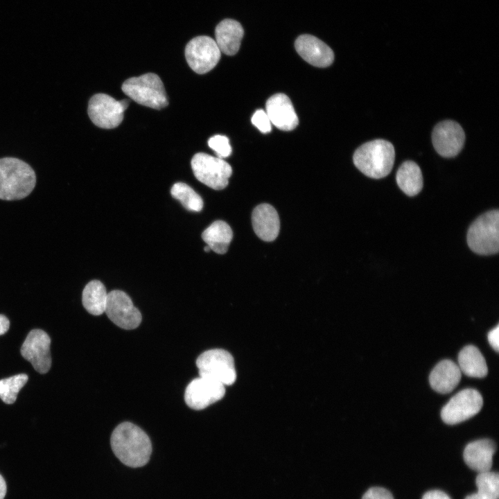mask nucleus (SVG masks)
I'll return each mask as SVG.
<instances>
[{
	"label": "nucleus",
	"instance_id": "aec40b11",
	"mask_svg": "<svg viewBox=\"0 0 499 499\" xmlns=\"http://www.w3.org/2000/svg\"><path fill=\"white\" fill-rule=\"evenodd\" d=\"M462 372L454 362L444 360L432 369L429 376L431 387L436 392L447 394L452 392L461 380Z\"/></svg>",
	"mask_w": 499,
	"mask_h": 499
},
{
	"label": "nucleus",
	"instance_id": "0eeeda50",
	"mask_svg": "<svg viewBox=\"0 0 499 499\" xmlns=\"http://www.w3.org/2000/svg\"><path fill=\"white\" fill-rule=\"evenodd\" d=\"M191 165L196 179L215 190L225 189L232 174V168L227 162L203 152L195 154Z\"/></svg>",
	"mask_w": 499,
	"mask_h": 499
},
{
	"label": "nucleus",
	"instance_id": "412c9836",
	"mask_svg": "<svg viewBox=\"0 0 499 499\" xmlns=\"http://www.w3.org/2000/svg\"><path fill=\"white\" fill-rule=\"evenodd\" d=\"M233 238L230 226L222 220H216L202 233V238L214 252L225 254Z\"/></svg>",
	"mask_w": 499,
	"mask_h": 499
},
{
	"label": "nucleus",
	"instance_id": "20e7f679",
	"mask_svg": "<svg viewBox=\"0 0 499 499\" xmlns=\"http://www.w3.org/2000/svg\"><path fill=\"white\" fill-rule=\"evenodd\" d=\"M121 89L131 99L146 107L160 110L168 104L163 82L153 73L130 78L123 83Z\"/></svg>",
	"mask_w": 499,
	"mask_h": 499
},
{
	"label": "nucleus",
	"instance_id": "f704fd0d",
	"mask_svg": "<svg viewBox=\"0 0 499 499\" xmlns=\"http://www.w3.org/2000/svg\"><path fill=\"white\" fill-rule=\"evenodd\" d=\"M204 252H209V251H211V248L207 245L204 247Z\"/></svg>",
	"mask_w": 499,
	"mask_h": 499
},
{
	"label": "nucleus",
	"instance_id": "7c9ffc66",
	"mask_svg": "<svg viewBox=\"0 0 499 499\" xmlns=\"http://www.w3.org/2000/svg\"><path fill=\"white\" fill-rule=\"evenodd\" d=\"M488 340L490 345L496 351L499 349V326L497 325L494 329H491L488 333Z\"/></svg>",
	"mask_w": 499,
	"mask_h": 499
},
{
	"label": "nucleus",
	"instance_id": "4be33fe9",
	"mask_svg": "<svg viewBox=\"0 0 499 499\" xmlns=\"http://www.w3.org/2000/svg\"><path fill=\"white\" fill-rule=\"evenodd\" d=\"M459 368L461 372L469 377L483 378L488 372L485 359L479 349L468 345L458 355Z\"/></svg>",
	"mask_w": 499,
	"mask_h": 499
},
{
	"label": "nucleus",
	"instance_id": "c756f323",
	"mask_svg": "<svg viewBox=\"0 0 499 499\" xmlns=\"http://www.w3.org/2000/svg\"><path fill=\"white\" fill-rule=\"evenodd\" d=\"M362 499H394L392 493L385 488L372 487L362 496Z\"/></svg>",
	"mask_w": 499,
	"mask_h": 499
},
{
	"label": "nucleus",
	"instance_id": "c85d7f7f",
	"mask_svg": "<svg viewBox=\"0 0 499 499\" xmlns=\"http://www.w3.org/2000/svg\"><path fill=\"white\" fill-rule=\"evenodd\" d=\"M252 123L263 133L270 132L272 130L270 120L263 110H258L254 112L252 117Z\"/></svg>",
	"mask_w": 499,
	"mask_h": 499
},
{
	"label": "nucleus",
	"instance_id": "39448f33",
	"mask_svg": "<svg viewBox=\"0 0 499 499\" xmlns=\"http://www.w3.org/2000/svg\"><path fill=\"white\" fill-rule=\"evenodd\" d=\"M467 243L475 253L491 255L499 250V211L491 210L478 217L470 226Z\"/></svg>",
	"mask_w": 499,
	"mask_h": 499
},
{
	"label": "nucleus",
	"instance_id": "6e6552de",
	"mask_svg": "<svg viewBox=\"0 0 499 499\" xmlns=\"http://www.w3.org/2000/svg\"><path fill=\"white\" fill-rule=\"evenodd\" d=\"M127 99L117 100L105 94H94L89 100L87 112L94 125L112 129L117 127L123 119V112L128 108Z\"/></svg>",
	"mask_w": 499,
	"mask_h": 499
},
{
	"label": "nucleus",
	"instance_id": "6ab92c4d",
	"mask_svg": "<svg viewBox=\"0 0 499 499\" xmlns=\"http://www.w3.org/2000/svg\"><path fill=\"white\" fill-rule=\"evenodd\" d=\"M244 35L241 24L232 19H225L216 27V42L221 52L227 55L236 54Z\"/></svg>",
	"mask_w": 499,
	"mask_h": 499
},
{
	"label": "nucleus",
	"instance_id": "9b49d317",
	"mask_svg": "<svg viewBox=\"0 0 499 499\" xmlns=\"http://www.w3.org/2000/svg\"><path fill=\"white\" fill-rule=\"evenodd\" d=\"M105 313L116 326L126 330L136 329L141 324V312L123 291L114 290L107 293Z\"/></svg>",
	"mask_w": 499,
	"mask_h": 499
},
{
	"label": "nucleus",
	"instance_id": "a211bd4d",
	"mask_svg": "<svg viewBox=\"0 0 499 499\" xmlns=\"http://www.w3.org/2000/svg\"><path fill=\"white\" fill-rule=\"evenodd\" d=\"M496 446L487 439L472 441L465 447L463 457L466 465L478 473L490 471Z\"/></svg>",
	"mask_w": 499,
	"mask_h": 499
},
{
	"label": "nucleus",
	"instance_id": "1a4fd4ad",
	"mask_svg": "<svg viewBox=\"0 0 499 499\" xmlns=\"http://www.w3.org/2000/svg\"><path fill=\"white\" fill-rule=\"evenodd\" d=\"M221 51L216 41L207 35L191 40L185 48L186 62L193 71L204 74L213 69L220 60Z\"/></svg>",
	"mask_w": 499,
	"mask_h": 499
},
{
	"label": "nucleus",
	"instance_id": "4468645a",
	"mask_svg": "<svg viewBox=\"0 0 499 499\" xmlns=\"http://www.w3.org/2000/svg\"><path fill=\"white\" fill-rule=\"evenodd\" d=\"M432 141L436 151L444 157H453L462 150L465 134L461 125L451 120L437 124L432 134Z\"/></svg>",
	"mask_w": 499,
	"mask_h": 499
},
{
	"label": "nucleus",
	"instance_id": "72a5a7b5",
	"mask_svg": "<svg viewBox=\"0 0 499 499\" xmlns=\"http://www.w3.org/2000/svg\"><path fill=\"white\" fill-rule=\"evenodd\" d=\"M6 493V484L4 479L0 475V499H3Z\"/></svg>",
	"mask_w": 499,
	"mask_h": 499
},
{
	"label": "nucleus",
	"instance_id": "f3484780",
	"mask_svg": "<svg viewBox=\"0 0 499 499\" xmlns=\"http://www.w3.org/2000/svg\"><path fill=\"white\" fill-rule=\"evenodd\" d=\"M252 222L255 234L264 241H272L279 235V215L276 209L269 204H261L254 209Z\"/></svg>",
	"mask_w": 499,
	"mask_h": 499
},
{
	"label": "nucleus",
	"instance_id": "f03ea898",
	"mask_svg": "<svg viewBox=\"0 0 499 499\" xmlns=\"http://www.w3.org/2000/svg\"><path fill=\"white\" fill-rule=\"evenodd\" d=\"M36 184L33 169L15 157L0 159V199L20 200L28 196Z\"/></svg>",
	"mask_w": 499,
	"mask_h": 499
},
{
	"label": "nucleus",
	"instance_id": "f257e3e1",
	"mask_svg": "<svg viewBox=\"0 0 499 499\" xmlns=\"http://www.w3.org/2000/svg\"><path fill=\"white\" fill-rule=\"evenodd\" d=\"M110 444L116 457L125 465L137 468L146 465L152 453L148 435L130 422H123L113 430Z\"/></svg>",
	"mask_w": 499,
	"mask_h": 499
},
{
	"label": "nucleus",
	"instance_id": "bb28decb",
	"mask_svg": "<svg viewBox=\"0 0 499 499\" xmlns=\"http://www.w3.org/2000/svg\"><path fill=\"white\" fill-rule=\"evenodd\" d=\"M28 377L25 374H19L11 377L0 380V398L7 404L13 403L19 390L28 381Z\"/></svg>",
	"mask_w": 499,
	"mask_h": 499
},
{
	"label": "nucleus",
	"instance_id": "a878e982",
	"mask_svg": "<svg viewBox=\"0 0 499 499\" xmlns=\"http://www.w3.org/2000/svg\"><path fill=\"white\" fill-rule=\"evenodd\" d=\"M173 198L180 202L182 206L191 211H200L204 203L202 198L189 185L177 182L170 189Z\"/></svg>",
	"mask_w": 499,
	"mask_h": 499
},
{
	"label": "nucleus",
	"instance_id": "b1692460",
	"mask_svg": "<svg viewBox=\"0 0 499 499\" xmlns=\"http://www.w3.org/2000/svg\"><path fill=\"white\" fill-rule=\"evenodd\" d=\"M107 299L106 288L100 281L92 280L83 289L82 305L93 315H100L105 312Z\"/></svg>",
	"mask_w": 499,
	"mask_h": 499
},
{
	"label": "nucleus",
	"instance_id": "5701e85b",
	"mask_svg": "<svg viewBox=\"0 0 499 499\" xmlns=\"http://www.w3.org/2000/svg\"><path fill=\"white\" fill-rule=\"evenodd\" d=\"M396 180L399 188L409 196L416 195L423 188L421 170L412 161H406L400 166Z\"/></svg>",
	"mask_w": 499,
	"mask_h": 499
},
{
	"label": "nucleus",
	"instance_id": "f8f14e48",
	"mask_svg": "<svg viewBox=\"0 0 499 499\" xmlns=\"http://www.w3.org/2000/svg\"><path fill=\"white\" fill-rule=\"evenodd\" d=\"M225 393L224 385L200 376L187 385L184 392V401L190 408L200 410L222 399Z\"/></svg>",
	"mask_w": 499,
	"mask_h": 499
},
{
	"label": "nucleus",
	"instance_id": "423d86ee",
	"mask_svg": "<svg viewBox=\"0 0 499 499\" xmlns=\"http://www.w3.org/2000/svg\"><path fill=\"white\" fill-rule=\"evenodd\" d=\"M195 363L201 377L224 385H231L236 379L234 358L226 350L213 349L205 351L198 357Z\"/></svg>",
	"mask_w": 499,
	"mask_h": 499
},
{
	"label": "nucleus",
	"instance_id": "cd10ccee",
	"mask_svg": "<svg viewBox=\"0 0 499 499\" xmlns=\"http://www.w3.org/2000/svg\"><path fill=\"white\" fill-rule=\"evenodd\" d=\"M209 146L213 149L219 158L227 157L231 153V147L229 139L223 135L217 134L208 141Z\"/></svg>",
	"mask_w": 499,
	"mask_h": 499
},
{
	"label": "nucleus",
	"instance_id": "7ed1b4c3",
	"mask_svg": "<svg viewBox=\"0 0 499 499\" xmlns=\"http://www.w3.org/2000/svg\"><path fill=\"white\" fill-rule=\"evenodd\" d=\"M395 158L393 145L386 140L376 139L360 146L354 152L356 168L367 177L380 179L391 172Z\"/></svg>",
	"mask_w": 499,
	"mask_h": 499
},
{
	"label": "nucleus",
	"instance_id": "393cba45",
	"mask_svg": "<svg viewBox=\"0 0 499 499\" xmlns=\"http://www.w3.org/2000/svg\"><path fill=\"white\" fill-rule=\"evenodd\" d=\"M478 491L467 496L465 499H498L499 475L498 472L480 473L476 477Z\"/></svg>",
	"mask_w": 499,
	"mask_h": 499
},
{
	"label": "nucleus",
	"instance_id": "ddd939ff",
	"mask_svg": "<svg viewBox=\"0 0 499 499\" xmlns=\"http://www.w3.org/2000/svg\"><path fill=\"white\" fill-rule=\"evenodd\" d=\"M51 338L41 329H33L28 334L21 348V356L40 374L51 368Z\"/></svg>",
	"mask_w": 499,
	"mask_h": 499
},
{
	"label": "nucleus",
	"instance_id": "473e14b6",
	"mask_svg": "<svg viewBox=\"0 0 499 499\" xmlns=\"http://www.w3.org/2000/svg\"><path fill=\"white\" fill-rule=\"evenodd\" d=\"M10 327L9 319L3 315H0V335L5 334Z\"/></svg>",
	"mask_w": 499,
	"mask_h": 499
},
{
	"label": "nucleus",
	"instance_id": "9d476101",
	"mask_svg": "<svg viewBox=\"0 0 499 499\" xmlns=\"http://www.w3.org/2000/svg\"><path fill=\"white\" fill-rule=\"evenodd\" d=\"M483 405L481 394L474 389H464L454 395L442 408L443 421L454 425L464 421L480 412Z\"/></svg>",
	"mask_w": 499,
	"mask_h": 499
},
{
	"label": "nucleus",
	"instance_id": "dca6fc26",
	"mask_svg": "<svg viewBox=\"0 0 499 499\" xmlns=\"http://www.w3.org/2000/svg\"><path fill=\"white\" fill-rule=\"evenodd\" d=\"M265 109L271 123L281 130H292L299 123L292 102L284 94H276L270 97Z\"/></svg>",
	"mask_w": 499,
	"mask_h": 499
},
{
	"label": "nucleus",
	"instance_id": "2eb2a0df",
	"mask_svg": "<svg viewBox=\"0 0 499 499\" xmlns=\"http://www.w3.org/2000/svg\"><path fill=\"white\" fill-rule=\"evenodd\" d=\"M295 47L305 61L315 67H326L333 62L334 54L331 49L313 35H299L295 40Z\"/></svg>",
	"mask_w": 499,
	"mask_h": 499
},
{
	"label": "nucleus",
	"instance_id": "2f4dec72",
	"mask_svg": "<svg viewBox=\"0 0 499 499\" xmlns=\"http://www.w3.org/2000/svg\"><path fill=\"white\" fill-rule=\"evenodd\" d=\"M422 499H450V498L440 490H432L426 492Z\"/></svg>",
	"mask_w": 499,
	"mask_h": 499
}]
</instances>
